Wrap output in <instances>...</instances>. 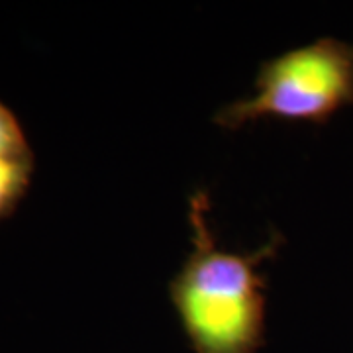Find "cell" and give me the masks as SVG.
Segmentation results:
<instances>
[{
    "mask_svg": "<svg viewBox=\"0 0 353 353\" xmlns=\"http://www.w3.org/2000/svg\"><path fill=\"white\" fill-rule=\"evenodd\" d=\"M202 199L190 204L194 250L171 283V299L199 353H252L265 312L257 259L216 245Z\"/></svg>",
    "mask_w": 353,
    "mask_h": 353,
    "instance_id": "6da1fadb",
    "label": "cell"
},
{
    "mask_svg": "<svg viewBox=\"0 0 353 353\" xmlns=\"http://www.w3.org/2000/svg\"><path fill=\"white\" fill-rule=\"evenodd\" d=\"M255 88L222 108L216 122L232 130L261 118L326 122L353 104V43L322 38L281 53L261 65Z\"/></svg>",
    "mask_w": 353,
    "mask_h": 353,
    "instance_id": "7a4b0ae2",
    "label": "cell"
},
{
    "mask_svg": "<svg viewBox=\"0 0 353 353\" xmlns=\"http://www.w3.org/2000/svg\"><path fill=\"white\" fill-rule=\"evenodd\" d=\"M34 169V157L28 159H4L0 157V218L6 216L30 185Z\"/></svg>",
    "mask_w": 353,
    "mask_h": 353,
    "instance_id": "3957f363",
    "label": "cell"
},
{
    "mask_svg": "<svg viewBox=\"0 0 353 353\" xmlns=\"http://www.w3.org/2000/svg\"><path fill=\"white\" fill-rule=\"evenodd\" d=\"M0 157L4 159L32 157V150L28 145V139L18 118L2 102H0Z\"/></svg>",
    "mask_w": 353,
    "mask_h": 353,
    "instance_id": "277c9868",
    "label": "cell"
}]
</instances>
